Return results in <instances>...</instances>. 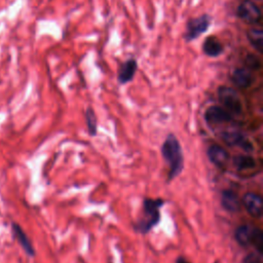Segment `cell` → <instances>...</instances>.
<instances>
[{"label":"cell","instance_id":"1","mask_svg":"<svg viewBox=\"0 0 263 263\" xmlns=\"http://www.w3.org/2000/svg\"><path fill=\"white\" fill-rule=\"evenodd\" d=\"M161 154L168 165L167 181H172L182 173L184 167V156L182 152V147L175 135L170 134L165 138L161 146Z\"/></svg>","mask_w":263,"mask_h":263},{"label":"cell","instance_id":"2","mask_svg":"<svg viewBox=\"0 0 263 263\" xmlns=\"http://www.w3.org/2000/svg\"><path fill=\"white\" fill-rule=\"evenodd\" d=\"M164 204L161 198H145L143 201V212L141 218L135 225V229L142 233H148L160 221V208Z\"/></svg>","mask_w":263,"mask_h":263},{"label":"cell","instance_id":"3","mask_svg":"<svg viewBox=\"0 0 263 263\" xmlns=\"http://www.w3.org/2000/svg\"><path fill=\"white\" fill-rule=\"evenodd\" d=\"M218 98L220 103L224 106L231 115H238L241 113L242 105L237 91L229 86L222 85L218 88Z\"/></svg>","mask_w":263,"mask_h":263},{"label":"cell","instance_id":"4","mask_svg":"<svg viewBox=\"0 0 263 263\" xmlns=\"http://www.w3.org/2000/svg\"><path fill=\"white\" fill-rule=\"evenodd\" d=\"M212 18L209 14H201L197 17H191L188 20L186 25V31L184 38L186 41L190 42L205 33L211 26Z\"/></svg>","mask_w":263,"mask_h":263},{"label":"cell","instance_id":"5","mask_svg":"<svg viewBox=\"0 0 263 263\" xmlns=\"http://www.w3.org/2000/svg\"><path fill=\"white\" fill-rule=\"evenodd\" d=\"M236 16L248 24H258L261 21V10L252 0H243L236 8Z\"/></svg>","mask_w":263,"mask_h":263},{"label":"cell","instance_id":"6","mask_svg":"<svg viewBox=\"0 0 263 263\" xmlns=\"http://www.w3.org/2000/svg\"><path fill=\"white\" fill-rule=\"evenodd\" d=\"M221 139L229 146L239 147L242 150L250 152L254 149L252 142L240 132L236 130H226L221 134Z\"/></svg>","mask_w":263,"mask_h":263},{"label":"cell","instance_id":"7","mask_svg":"<svg viewBox=\"0 0 263 263\" xmlns=\"http://www.w3.org/2000/svg\"><path fill=\"white\" fill-rule=\"evenodd\" d=\"M232 117L233 115H231L226 109L220 106H211L204 112V119L210 125L230 122Z\"/></svg>","mask_w":263,"mask_h":263},{"label":"cell","instance_id":"8","mask_svg":"<svg viewBox=\"0 0 263 263\" xmlns=\"http://www.w3.org/2000/svg\"><path fill=\"white\" fill-rule=\"evenodd\" d=\"M241 203L251 216H253L255 218L261 217V215H262V198L259 194L254 193V192L246 193L241 199Z\"/></svg>","mask_w":263,"mask_h":263},{"label":"cell","instance_id":"9","mask_svg":"<svg viewBox=\"0 0 263 263\" xmlns=\"http://www.w3.org/2000/svg\"><path fill=\"white\" fill-rule=\"evenodd\" d=\"M11 230H12V234H13L14 238L18 241L20 246L23 248L25 253L29 257H34L36 255L35 249H34L33 245H32L30 238L28 237L27 233L21 227V225L17 224V223H14V222L11 223Z\"/></svg>","mask_w":263,"mask_h":263},{"label":"cell","instance_id":"10","mask_svg":"<svg viewBox=\"0 0 263 263\" xmlns=\"http://www.w3.org/2000/svg\"><path fill=\"white\" fill-rule=\"evenodd\" d=\"M138 70V63L135 59H128L121 64L118 69L117 80L120 84H126L134 79Z\"/></svg>","mask_w":263,"mask_h":263},{"label":"cell","instance_id":"11","mask_svg":"<svg viewBox=\"0 0 263 263\" xmlns=\"http://www.w3.org/2000/svg\"><path fill=\"white\" fill-rule=\"evenodd\" d=\"M253 80H254V77H253L252 71L248 70L245 67L236 68L231 74V81L236 87L241 89L250 87L253 83Z\"/></svg>","mask_w":263,"mask_h":263},{"label":"cell","instance_id":"12","mask_svg":"<svg viewBox=\"0 0 263 263\" xmlns=\"http://www.w3.org/2000/svg\"><path fill=\"white\" fill-rule=\"evenodd\" d=\"M221 204L224 210L230 213H236L240 210L241 201L237 194L232 190H224L221 194Z\"/></svg>","mask_w":263,"mask_h":263},{"label":"cell","instance_id":"13","mask_svg":"<svg viewBox=\"0 0 263 263\" xmlns=\"http://www.w3.org/2000/svg\"><path fill=\"white\" fill-rule=\"evenodd\" d=\"M202 50L205 55L217 58L223 52V45L217 37L209 36L202 43Z\"/></svg>","mask_w":263,"mask_h":263},{"label":"cell","instance_id":"14","mask_svg":"<svg viewBox=\"0 0 263 263\" xmlns=\"http://www.w3.org/2000/svg\"><path fill=\"white\" fill-rule=\"evenodd\" d=\"M208 157L212 163L217 166H223L228 160L227 151L219 145H212L208 149Z\"/></svg>","mask_w":263,"mask_h":263},{"label":"cell","instance_id":"15","mask_svg":"<svg viewBox=\"0 0 263 263\" xmlns=\"http://www.w3.org/2000/svg\"><path fill=\"white\" fill-rule=\"evenodd\" d=\"M253 228L248 225H240L234 231V238L241 247H249L252 240Z\"/></svg>","mask_w":263,"mask_h":263},{"label":"cell","instance_id":"16","mask_svg":"<svg viewBox=\"0 0 263 263\" xmlns=\"http://www.w3.org/2000/svg\"><path fill=\"white\" fill-rule=\"evenodd\" d=\"M250 44L259 52L263 51V31L260 28H252L247 32Z\"/></svg>","mask_w":263,"mask_h":263},{"label":"cell","instance_id":"17","mask_svg":"<svg viewBox=\"0 0 263 263\" xmlns=\"http://www.w3.org/2000/svg\"><path fill=\"white\" fill-rule=\"evenodd\" d=\"M234 166L238 171H243V170H249L253 168L256 165L255 158L249 154H239L233 157L232 160Z\"/></svg>","mask_w":263,"mask_h":263},{"label":"cell","instance_id":"18","mask_svg":"<svg viewBox=\"0 0 263 263\" xmlns=\"http://www.w3.org/2000/svg\"><path fill=\"white\" fill-rule=\"evenodd\" d=\"M85 119H86V124L88 128V133L90 136H96L97 130H98V120L96 113L91 107H88L85 112Z\"/></svg>","mask_w":263,"mask_h":263},{"label":"cell","instance_id":"19","mask_svg":"<svg viewBox=\"0 0 263 263\" xmlns=\"http://www.w3.org/2000/svg\"><path fill=\"white\" fill-rule=\"evenodd\" d=\"M251 245L255 247L256 251L262 255L263 252V233L260 228H253Z\"/></svg>","mask_w":263,"mask_h":263},{"label":"cell","instance_id":"20","mask_svg":"<svg viewBox=\"0 0 263 263\" xmlns=\"http://www.w3.org/2000/svg\"><path fill=\"white\" fill-rule=\"evenodd\" d=\"M245 68L250 71H256L261 68V61L253 53H249L243 60Z\"/></svg>","mask_w":263,"mask_h":263},{"label":"cell","instance_id":"21","mask_svg":"<svg viewBox=\"0 0 263 263\" xmlns=\"http://www.w3.org/2000/svg\"><path fill=\"white\" fill-rule=\"evenodd\" d=\"M242 263H262V255L258 252L249 253L243 257Z\"/></svg>","mask_w":263,"mask_h":263},{"label":"cell","instance_id":"22","mask_svg":"<svg viewBox=\"0 0 263 263\" xmlns=\"http://www.w3.org/2000/svg\"><path fill=\"white\" fill-rule=\"evenodd\" d=\"M177 263H190L189 261H187L185 258H183V257H179L178 259H177Z\"/></svg>","mask_w":263,"mask_h":263},{"label":"cell","instance_id":"23","mask_svg":"<svg viewBox=\"0 0 263 263\" xmlns=\"http://www.w3.org/2000/svg\"><path fill=\"white\" fill-rule=\"evenodd\" d=\"M215 263H218V262H215Z\"/></svg>","mask_w":263,"mask_h":263}]
</instances>
